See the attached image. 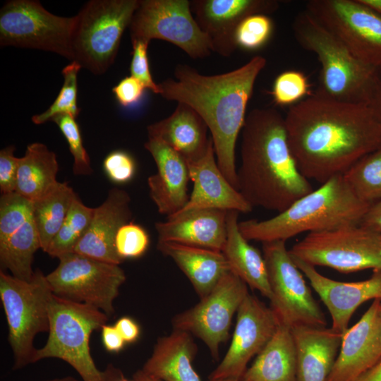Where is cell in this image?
Listing matches in <instances>:
<instances>
[{
  "label": "cell",
  "instance_id": "6da1fadb",
  "mask_svg": "<svg viewBox=\"0 0 381 381\" xmlns=\"http://www.w3.org/2000/svg\"><path fill=\"white\" fill-rule=\"evenodd\" d=\"M291 151L301 173L322 184L343 176L381 147V123L365 104L335 100L315 92L284 116Z\"/></svg>",
  "mask_w": 381,
  "mask_h": 381
},
{
  "label": "cell",
  "instance_id": "7a4b0ae2",
  "mask_svg": "<svg viewBox=\"0 0 381 381\" xmlns=\"http://www.w3.org/2000/svg\"><path fill=\"white\" fill-rule=\"evenodd\" d=\"M266 63L265 57L257 55L235 70L212 75L201 74L187 64H178L174 79L158 83L162 97L188 104L204 120L211 133L217 163L237 190L236 140L255 81Z\"/></svg>",
  "mask_w": 381,
  "mask_h": 381
},
{
  "label": "cell",
  "instance_id": "3957f363",
  "mask_svg": "<svg viewBox=\"0 0 381 381\" xmlns=\"http://www.w3.org/2000/svg\"><path fill=\"white\" fill-rule=\"evenodd\" d=\"M241 133L238 190L253 207L279 213L313 190L297 167L285 119L279 111L251 110Z\"/></svg>",
  "mask_w": 381,
  "mask_h": 381
},
{
  "label": "cell",
  "instance_id": "277c9868",
  "mask_svg": "<svg viewBox=\"0 0 381 381\" xmlns=\"http://www.w3.org/2000/svg\"><path fill=\"white\" fill-rule=\"evenodd\" d=\"M370 206L354 194L343 176H337L276 216L242 221L238 226L248 241H286L304 232L359 224Z\"/></svg>",
  "mask_w": 381,
  "mask_h": 381
},
{
  "label": "cell",
  "instance_id": "5b68a950",
  "mask_svg": "<svg viewBox=\"0 0 381 381\" xmlns=\"http://www.w3.org/2000/svg\"><path fill=\"white\" fill-rule=\"evenodd\" d=\"M292 30L298 44L314 53L320 62L315 92L338 101L365 104L377 68L357 59L306 11L295 17Z\"/></svg>",
  "mask_w": 381,
  "mask_h": 381
},
{
  "label": "cell",
  "instance_id": "8992f818",
  "mask_svg": "<svg viewBox=\"0 0 381 381\" xmlns=\"http://www.w3.org/2000/svg\"><path fill=\"white\" fill-rule=\"evenodd\" d=\"M49 329L45 344L37 349L35 363L59 358L68 363L82 381H108L107 371L97 368L90 347L91 334L106 325L108 315L81 303L52 295L49 306Z\"/></svg>",
  "mask_w": 381,
  "mask_h": 381
},
{
  "label": "cell",
  "instance_id": "52a82bcc",
  "mask_svg": "<svg viewBox=\"0 0 381 381\" xmlns=\"http://www.w3.org/2000/svg\"><path fill=\"white\" fill-rule=\"evenodd\" d=\"M53 293L44 275L35 271L28 280L0 272V298L8 325L13 370L35 363L34 339L49 332V306Z\"/></svg>",
  "mask_w": 381,
  "mask_h": 381
},
{
  "label": "cell",
  "instance_id": "ba28073f",
  "mask_svg": "<svg viewBox=\"0 0 381 381\" xmlns=\"http://www.w3.org/2000/svg\"><path fill=\"white\" fill-rule=\"evenodd\" d=\"M139 0H92L74 16L71 48L73 60L95 75L114 63L121 40Z\"/></svg>",
  "mask_w": 381,
  "mask_h": 381
},
{
  "label": "cell",
  "instance_id": "9c48e42d",
  "mask_svg": "<svg viewBox=\"0 0 381 381\" xmlns=\"http://www.w3.org/2000/svg\"><path fill=\"white\" fill-rule=\"evenodd\" d=\"M289 253L314 267L342 273L381 269V232L360 224L308 234Z\"/></svg>",
  "mask_w": 381,
  "mask_h": 381
},
{
  "label": "cell",
  "instance_id": "30bf717a",
  "mask_svg": "<svg viewBox=\"0 0 381 381\" xmlns=\"http://www.w3.org/2000/svg\"><path fill=\"white\" fill-rule=\"evenodd\" d=\"M262 250L272 292L270 308L279 323L291 329L301 325L325 327V314L286 248V241L264 242Z\"/></svg>",
  "mask_w": 381,
  "mask_h": 381
},
{
  "label": "cell",
  "instance_id": "8fae6325",
  "mask_svg": "<svg viewBox=\"0 0 381 381\" xmlns=\"http://www.w3.org/2000/svg\"><path fill=\"white\" fill-rule=\"evenodd\" d=\"M58 266L46 275L53 294L93 306L111 316L114 301L126 274L119 265L73 252L59 258Z\"/></svg>",
  "mask_w": 381,
  "mask_h": 381
},
{
  "label": "cell",
  "instance_id": "7c38bea8",
  "mask_svg": "<svg viewBox=\"0 0 381 381\" xmlns=\"http://www.w3.org/2000/svg\"><path fill=\"white\" fill-rule=\"evenodd\" d=\"M74 20V16L49 12L38 1H8L0 11V44L52 52L73 60Z\"/></svg>",
  "mask_w": 381,
  "mask_h": 381
},
{
  "label": "cell",
  "instance_id": "4fadbf2b",
  "mask_svg": "<svg viewBox=\"0 0 381 381\" xmlns=\"http://www.w3.org/2000/svg\"><path fill=\"white\" fill-rule=\"evenodd\" d=\"M129 30L131 42L162 40L193 59L205 58L212 52L188 0H139Z\"/></svg>",
  "mask_w": 381,
  "mask_h": 381
},
{
  "label": "cell",
  "instance_id": "5bb4252c",
  "mask_svg": "<svg viewBox=\"0 0 381 381\" xmlns=\"http://www.w3.org/2000/svg\"><path fill=\"white\" fill-rule=\"evenodd\" d=\"M306 8L357 59L381 68V16L359 0H310Z\"/></svg>",
  "mask_w": 381,
  "mask_h": 381
},
{
  "label": "cell",
  "instance_id": "9a60e30c",
  "mask_svg": "<svg viewBox=\"0 0 381 381\" xmlns=\"http://www.w3.org/2000/svg\"><path fill=\"white\" fill-rule=\"evenodd\" d=\"M248 294L247 284L229 271L199 303L173 318L174 329L198 337L217 359L220 345L229 338L232 318Z\"/></svg>",
  "mask_w": 381,
  "mask_h": 381
},
{
  "label": "cell",
  "instance_id": "2e32d148",
  "mask_svg": "<svg viewBox=\"0 0 381 381\" xmlns=\"http://www.w3.org/2000/svg\"><path fill=\"white\" fill-rule=\"evenodd\" d=\"M279 325L273 310L248 293L238 309L231 344L208 379L239 381L250 360L262 350Z\"/></svg>",
  "mask_w": 381,
  "mask_h": 381
},
{
  "label": "cell",
  "instance_id": "e0dca14e",
  "mask_svg": "<svg viewBox=\"0 0 381 381\" xmlns=\"http://www.w3.org/2000/svg\"><path fill=\"white\" fill-rule=\"evenodd\" d=\"M41 248L33 217V203L18 194L0 198V262L13 277L28 281L33 274L32 261Z\"/></svg>",
  "mask_w": 381,
  "mask_h": 381
},
{
  "label": "cell",
  "instance_id": "ac0fdd59",
  "mask_svg": "<svg viewBox=\"0 0 381 381\" xmlns=\"http://www.w3.org/2000/svg\"><path fill=\"white\" fill-rule=\"evenodd\" d=\"M190 9L210 49L222 56H231L238 48L236 33L247 17L270 14L279 8L276 0H193Z\"/></svg>",
  "mask_w": 381,
  "mask_h": 381
},
{
  "label": "cell",
  "instance_id": "d6986e66",
  "mask_svg": "<svg viewBox=\"0 0 381 381\" xmlns=\"http://www.w3.org/2000/svg\"><path fill=\"white\" fill-rule=\"evenodd\" d=\"M292 258L327 307L332 328L339 333L346 331L353 313L361 305L369 300L381 299V269L373 270L368 279L344 282L326 277L315 267Z\"/></svg>",
  "mask_w": 381,
  "mask_h": 381
},
{
  "label": "cell",
  "instance_id": "ffe728a7",
  "mask_svg": "<svg viewBox=\"0 0 381 381\" xmlns=\"http://www.w3.org/2000/svg\"><path fill=\"white\" fill-rule=\"evenodd\" d=\"M380 303L381 299L374 300L361 318L343 334L327 381H355L381 358Z\"/></svg>",
  "mask_w": 381,
  "mask_h": 381
},
{
  "label": "cell",
  "instance_id": "44dd1931",
  "mask_svg": "<svg viewBox=\"0 0 381 381\" xmlns=\"http://www.w3.org/2000/svg\"><path fill=\"white\" fill-rule=\"evenodd\" d=\"M144 147L157 166V172L147 179L150 196L160 214L171 216L180 211L189 200L188 163L160 140L148 138Z\"/></svg>",
  "mask_w": 381,
  "mask_h": 381
},
{
  "label": "cell",
  "instance_id": "7402d4cb",
  "mask_svg": "<svg viewBox=\"0 0 381 381\" xmlns=\"http://www.w3.org/2000/svg\"><path fill=\"white\" fill-rule=\"evenodd\" d=\"M215 157L211 138L205 156L196 162L188 163L193 188L186 205L176 213L200 209L239 213H249L253 210V207L224 176Z\"/></svg>",
  "mask_w": 381,
  "mask_h": 381
},
{
  "label": "cell",
  "instance_id": "603a6c76",
  "mask_svg": "<svg viewBox=\"0 0 381 381\" xmlns=\"http://www.w3.org/2000/svg\"><path fill=\"white\" fill-rule=\"evenodd\" d=\"M130 203L126 191L117 188L109 190L106 200L95 207L90 226L73 252L119 265L123 262L116 251L114 241L119 229L131 222Z\"/></svg>",
  "mask_w": 381,
  "mask_h": 381
},
{
  "label": "cell",
  "instance_id": "cb8c5ba5",
  "mask_svg": "<svg viewBox=\"0 0 381 381\" xmlns=\"http://www.w3.org/2000/svg\"><path fill=\"white\" fill-rule=\"evenodd\" d=\"M228 211L200 209L167 217L155 224L159 242L180 244L222 251L226 241Z\"/></svg>",
  "mask_w": 381,
  "mask_h": 381
},
{
  "label": "cell",
  "instance_id": "d4e9b609",
  "mask_svg": "<svg viewBox=\"0 0 381 381\" xmlns=\"http://www.w3.org/2000/svg\"><path fill=\"white\" fill-rule=\"evenodd\" d=\"M297 381H327L337 357L343 334L332 327L301 325L291 328Z\"/></svg>",
  "mask_w": 381,
  "mask_h": 381
},
{
  "label": "cell",
  "instance_id": "484cf974",
  "mask_svg": "<svg viewBox=\"0 0 381 381\" xmlns=\"http://www.w3.org/2000/svg\"><path fill=\"white\" fill-rule=\"evenodd\" d=\"M147 129L148 138L162 140L187 163L204 157L211 139L202 117L192 107L181 102L169 116L148 126Z\"/></svg>",
  "mask_w": 381,
  "mask_h": 381
},
{
  "label": "cell",
  "instance_id": "4316f807",
  "mask_svg": "<svg viewBox=\"0 0 381 381\" xmlns=\"http://www.w3.org/2000/svg\"><path fill=\"white\" fill-rule=\"evenodd\" d=\"M157 249L186 274L200 298L209 294L231 271L222 251L174 242H159Z\"/></svg>",
  "mask_w": 381,
  "mask_h": 381
},
{
  "label": "cell",
  "instance_id": "83f0119b",
  "mask_svg": "<svg viewBox=\"0 0 381 381\" xmlns=\"http://www.w3.org/2000/svg\"><path fill=\"white\" fill-rule=\"evenodd\" d=\"M197 350L191 334L174 329L157 339L142 370L164 381H202L192 364Z\"/></svg>",
  "mask_w": 381,
  "mask_h": 381
},
{
  "label": "cell",
  "instance_id": "f1b7e54d",
  "mask_svg": "<svg viewBox=\"0 0 381 381\" xmlns=\"http://www.w3.org/2000/svg\"><path fill=\"white\" fill-rule=\"evenodd\" d=\"M237 211H228L226 241L224 253L231 271L251 289L258 291L268 299L272 298L267 266L263 255L250 245L238 226Z\"/></svg>",
  "mask_w": 381,
  "mask_h": 381
},
{
  "label": "cell",
  "instance_id": "f546056e",
  "mask_svg": "<svg viewBox=\"0 0 381 381\" xmlns=\"http://www.w3.org/2000/svg\"><path fill=\"white\" fill-rule=\"evenodd\" d=\"M239 381H297L296 351L290 327L279 323Z\"/></svg>",
  "mask_w": 381,
  "mask_h": 381
},
{
  "label": "cell",
  "instance_id": "4dcf8cb0",
  "mask_svg": "<svg viewBox=\"0 0 381 381\" xmlns=\"http://www.w3.org/2000/svg\"><path fill=\"white\" fill-rule=\"evenodd\" d=\"M58 171L56 154L43 143H31L20 157L16 192L34 202L59 183Z\"/></svg>",
  "mask_w": 381,
  "mask_h": 381
},
{
  "label": "cell",
  "instance_id": "1f68e13d",
  "mask_svg": "<svg viewBox=\"0 0 381 381\" xmlns=\"http://www.w3.org/2000/svg\"><path fill=\"white\" fill-rule=\"evenodd\" d=\"M76 196L67 183L59 182L49 193L32 202L33 217L44 252L62 226Z\"/></svg>",
  "mask_w": 381,
  "mask_h": 381
},
{
  "label": "cell",
  "instance_id": "d6a6232c",
  "mask_svg": "<svg viewBox=\"0 0 381 381\" xmlns=\"http://www.w3.org/2000/svg\"><path fill=\"white\" fill-rule=\"evenodd\" d=\"M343 176L361 200L370 205L381 200V147L361 157Z\"/></svg>",
  "mask_w": 381,
  "mask_h": 381
},
{
  "label": "cell",
  "instance_id": "836d02e7",
  "mask_svg": "<svg viewBox=\"0 0 381 381\" xmlns=\"http://www.w3.org/2000/svg\"><path fill=\"white\" fill-rule=\"evenodd\" d=\"M94 210L95 207L86 206L76 196L62 226L45 253L57 258L73 253L90 226Z\"/></svg>",
  "mask_w": 381,
  "mask_h": 381
},
{
  "label": "cell",
  "instance_id": "e575fe53",
  "mask_svg": "<svg viewBox=\"0 0 381 381\" xmlns=\"http://www.w3.org/2000/svg\"><path fill=\"white\" fill-rule=\"evenodd\" d=\"M82 66L75 61L62 70L64 84L52 104L43 113L34 115L32 121L35 124H42L58 115H69L75 119L80 113L78 107V73Z\"/></svg>",
  "mask_w": 381,
  "mask_h": 381
},
{
  "label": "cell",
  "instance_id": "d590c367",
  "mask_svg": "<svg viewBox=\"0 0 381 381\" xmlns=\"http://www.w3.org/2000/svg\"><path fill=\"white\" fill-rule=\"evenodd\" d=\"M309 89L308 78L302 72L288 70L277 75L270 93L276 104L291 107L307 97Z\"/></svg>",
  "mask_w": 381,
  "mask_h": 381
},
{
  "label": "cell",
  "instance_id": "8d00e7d4",
  "mask_svg": "<svg viewBox=\"0 0 381 381\" xmlns=\"http://www.w3.org/2000/svg\"><path fill=\"white\" fill-rule=\"evenodd\" d=\"M66 138L73 157V171L75 175H89L93 171L89 155L83 143L79 126L75 119L66 114L58 115L52 120Z\"/></svg>",
  "mask_w": 381,
  "mask_h": 381
},
{
  "label": "cell",
  "instance_id": "74e56055",
  "mask_svg": "<svg viewBox=\"0 0 381 381\" xmlns=\"http://www.w3.org/2000/svg\"><path fill=\"white\" fill-rule=\"evenodd\" d=\"M273 23L268 15L258 13L245 18L236 33L238 47L255 50L262 47L270 38Z\"/></svg>",
  "mask_w": 381,
  "mask_h": 381
},
{
  "label": "cell",
  "instance_id": "f35d334b",
  "mask_svg": "<svg viewBox=\"0 0 381 381\" xmlns=\"http://www.w3.org/2000/svg\"><path fill=\"white\" fill-rule=\"evenodd\" d=\"M150 245L147 231L140 225L128 222L118 230L114 246L118 255L124 261L143 255Z\"/></svg>",
  "mask_w": 381,
  "mask_h": 381
},
{
  "label": "cell",
  "instance_id": "ab89813d",
  "mask_svg": "<svg viewBox=\"0 0 381 381\" xmlns=\"http://www.w3.org/2000/svg\"><path fill=\"white\" fill-rule=\"evenodd\" d=\"M103 169L112 182L121 184L132 180L135 174L136 165L130 154L123 150H115L104 158Z\"/></svg>",
  "mask_w": 381,
  "mask_h": 381
},
{
  "label": "cell",
  "instance_id": "60d3db41",
  "mask_svg": "<svg viewBox=\"0 0 381 381\" xmlns=\"http://www.w3.org/2000/svg\"><path fill=\"white\" fill-rule=\"evenodd\" d=\"M150 42L144 41L132 42L133 52L130 66L132 76L138 79L145 89L155 94H159L158 84L152 79L147 57V48Z\"/></svg>",
  "mask_w": 381,
  "mask_h": 381
},
{
  "label": "cell",
  "instance_id": "b9f144b4",
  "mask_svg": "<svg viewBox=\"0 0 381 381\" xmlns=\"http://www.w3.org/2000/svg\"><path fill=\"white\" fill-rule=\"evenodd\" d=\"M15 147L8 146L0 151V189L2 194L15 193L20 157L14 155Z\"/></svg>",
  "mask_w": 381,
  "mask_h": 381
},
{
  "label": "cell",
  "instance_id": "7bdbcfd3",
  "mask_svg": "<svg viewBox=\"0 0 381 381\" xmlns=\"http://www.w3.org/2000/svg\"><path fill=\"white\" fill-rule=\"evenodd\" d=\"M143 85L133 76L123 78L115 85L112 92L121 105L125 107L133 106L141 99L144 90Z\"/></svg>",
  "mask_w": 381,
  "mask_h": 381
},
{
  "label": "cell",
  "instance_id": "ee69618b",
  "mask_svg": "<svg viewBox=\"0 0 381 381\" xmlns=\"http://www.w3.org/2000/svg\"><path fill=\"white\" fill-rule=\"evenodd\" d=\"M365 104L381 123V68H377Z\"/></svg>",
  "mask_w": 381,
  "mask_h": 381
},
{
  "label": "cell",
  "instance_id": "f6af8a7d",
  "mask_svg": "<svg viewBox=\"0 0 381 381\" xmlns=\"http://www.w3.org/2000/svg\"><path fill=\"white\" fill-rule=\"evenodd\" d=\"M101 329L102 341L107 351L118 353L123 349L126 342L114 325L106 324Z\"/></svg>",
  "mask_w": 381,
  "mask_h": 381
},
{
  "label": "cell",
  "instance_id": "bcb514c9",
  "mask_svg": "<svg viewBox=\"0 0 381 381\" xmlns=\"http://www.w3.org/2000/svg\"><path fill=\"white\" fill-rule=\"evenodd\" d=\"M114 326L126 343H133L140 336V329L139 325L133 319L129 317L125 316L119 318Z\"/></svg>",
  "mask_w": 381,
  "mask_h": 381
},
{
  "label": "cell",
  "instance_id": "7dc6e473",
  "mask_svg": "<svg viewBox=\"0 0 381 381\" xmlns=\"http://www.w3.org/2000/svg\"><path fill=\"white\" fill-rule=\"evenodd\" d=\"M359 224L381 232V200L369 207Z\"/></svg>",
  "mask_w": 381,
  "mask_h": 381
},
{
  "label": "cell",
  "instance_id": "c3c4849f",
  "mask_svg": "<svg viewBox=\"0 0 381 381\" xmlns=\"http://www.w3.org/2000/svg\"><path fill=\"white\" fill-rule=\"evenodd\" d=\"M355 381H381V358Z\"/></svg>",
  "mask_w": 381,
  "mask_h": 381
},
{
  "label": "cell",
  "instance_id": "681fc988",
  "mask_svg": "<svg viewBox=\"0 0 381 381\" xmlns=\"http://www.w3.org/2000/svg\"><path fill=\"white\" fill-rule=\"evenodd\" d=\"M106 369L108 373V381H135L134 379H127L122 371L112 364H109Z\"/></svg>",
  "mask_w": 381,
  "mask_h": 381
},
{
  "label": "cell",
  "instance_id": "f907efd6",
  "mask_svg": "<svg viewBox=\"0 0 381 381\" xmlns=\"http://www.w3.org/2000/svg\"><path fill=\"white\" fill-rule=\"evenodd\" d=\"M135 381H164L145 373L142 369L137 370L133 375Z\"/></svg>",
  "mask_w": 381,
  "mask_h": 381
},
{
  "label": "cell",
  "instance_id": "816d5d0a",
  "mask_svg": "<svg viewBox=\"0 0 381 381\" xmlns=\"http://www.w3.org/2000/svg\"><path fill=\"white\" fill-rule=\"evenodd\" d=\"M359 1L381 16V0H359Z\"/></svg>",
  "mask_w": 381,
  "mask_h": 381
},
{
  "label": "cell",
  "instance_id": "f5cc1de1",
  "mask_svg": "<svg viewBox=\"0 0 381 381\" xmlns=\"http://www.w3.org/2000/svg\"><path fill=\"white\" fill-rule=\"evenodd\" d=\"M44 381H80V380L75 379V377H71V376H67V377H64L61 378H55V379L44 380Z\"/></svg>",
  "mask_w": 381,
  "mask_h": 381
},
{
  "label": "cell",
  "instance_id": "db71d44e",
  "mask_svg": "<svg viewBox=\"0 0 381 381\" xmlns=\"http://www.w3.org/2000/svg\"><path fill=\"white\" fill-rule=\"evenodd\" d=\"M207 381H238V380H230V379H226V380H210V379H208Z\"/></svg>",
  "mask_w": 381,
  "mask_h": 381
},
{
  "label": "cell",
  "instance_id": "11a10c76",
  "mask_svg": "<svg viewBox=\"0 0 381 381\" xmlns=\"http://www.w3.org/2000/svg\"><path fill=\"white\" fill-rule=\"evenodd\" d=\"M379 316H380V325H381V303L379 308ZM380 350H381V332H380Z\"/></svg>",
  "mask_w": 381,
  "mask_h": 381
}]
</instances>
